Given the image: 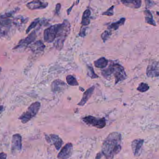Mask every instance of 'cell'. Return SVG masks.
<instances>
[{
	"label": "cell",
	"instance_id": "obj_1",
	"mask_svg": "<svg viewBox=\"0 0 159 159\" xmlns=\"http://www.w3.org/2000/svg\"><path fill=\"white\" fill-rule=\"evenodd\" d=\"M121 134L114 132L108 134L102 145V154L107 159H113L121 149Z\"/></svg>",
	"mask_w": 159,
	"mask_h": 159
},
{
	"label": "cell",
	"instance_id": "obj_2",
	"mask_svg": "<svg viewBox=\"0 0 159 159\" xmlns=\"http://www.w3.org/2000/svg\"><path fill=\"white\" fill-rule=\"evenodd\" d=\"M70 31V24L67 20H64L62 23H60L57 38L55 40L54 46L58 50L63 48L64 42Z\"/></svg>",
	"mask_w": 159,
	"mask_h": 159
},
{
	"label": "cell",
	"instance_id": "obj_3",
	"mask_svg": "<svg viewBox=\"0 0 159 159\" xmlns=\"http://www.w3.org/2000/svg\"><path fill=\"white\" fill-rule=\"evenodd\" d=\"M41 107V103L38 102H34L30 105L27 111L24 112L19 117L23 124L27 123L34 117L39 112Z\"/></svg>",
	"mask_w": 159,
	"mask_h": 159
},
{
	"label": "cell",
	"instance_id": "obj_4",
	"mask_svg": "<svg viewBox=\"0 0 159 159\" xmlns=\"http://www.w3.org/2000/svg\"><path fill=\"white\" fill-rule=\"evenodd\" d=\"M111 75H113L115 79V84L126 79L127 75L124 67L118 63H114L109 66Z\"/></svg>",
	"mask_w": 159,
	"mask_h": 159
},
{
	"label": "cell",
	"instance_id": "obj_5",
	"mask_svg": "<svg viewBox=\"0 0 159 159\" xmlns=\"http://www.w3.org/2000/svg\"><path fill=\"white\" fill-rule=\"evenodd\" d=\"M82 120L87 125L95 127L97 129H103L106 125L105 118H97L89 116L83 118Z\"/></svg>",
	"mask_w": 159,
	"mask_h": 159
},
{
	"label": "cell",
	"instance_id": "obj_6",
	"mask_svg": "<svg viewBox=\"0 0 159 159\" xmlns=\"http://www.w3.org/2000/svg\"><path fill=\"white\" fill-rule=\"evenodd\" d=\"M60 26V24L52 25L46 29L44 31V40L47 43H51L57 38L58 32Z\"/></svg>",
	"mask_w": 159,
	"mask_h": 159
},
{
	"label": "cell",
	"instance_id": "obj_7",
	"mask_svg": "<svg viewBox=\"0 0 159 159\" xmlns=\"http://www.w3.org/2000/svg\"><path fill=\"white\" fill-rule=\"evenodd\" d=\"M22 148V137L19 134H16L12 136L11 143V152L15 153L20 151Z\"/></svg>",
	"mask_w": 159,
	"mask_h": 159
},
{
	"label": "cell",
	"instance_id": "obj_8",
	"mask_svg": "<svg viewBox=\"0 0 159 159\" xmlns=\"http://www.w3.org/2000/svg\"><path fill=\"white\" fill-rule=\"evenodd\" d=\"M45 139L48 143L54 145V146L57 150H60L63 144L62 139L57 134H51L49 135H45Z\"/></svg>",
	"mask_w": 159,
	"mask_h": 159
},
{
	"label": "cell",
	"instance_id": "obj_9",
	"mask_svg": "<svg viewBox=\"0 0 159 159\" xmlns=\"http://www.w3.org/2000/svg\"><path fill=\"white\" fill-rule=\"evenodd\" d=\"M146 74L148 77L159 76V61H153L148 66Z\"/></svg>",
	"mask_w": 159,
	"mask_h": 159
},
{
	"label": "cell",
	"instance_id": "obj_10",
	"mask_svg": "<svg viewBox=\"0 0 159 159\" xmlns=\"http://www.w3.org/2000/svg\"><path fill=\"white\" fill-rule=\"evenodd\" d=\"M73 144L71 143L66 144L57 155L58 158L60 159H68L71 157L72 154Z\"/></svg>",
	"mask_w": 159,
	"mask_h": 159
},
{
	"label": "cell",
	"instance_id": "obj_11",
	"mask_svg": "<svg viewBox=\"0 0 159 159\" xmlns=\"http://www.w3.org/2000/svg\"><path fill=\"white\" fill-rule=\"evenodd\" d=\"M144 141L143 139H137L134 140L131 144L132 150L134 157H139L142 152Z\"/></svg>",
	"mask_w": 159,
	"mask_h": 159
},
{
	"label": "cell",
	"instance_id": "obj_12",
	"mask_svg": "<svg viewBox=\"0 0 159 159\" xmlns=\"http://www.w3.org/2000/svg\"><path fill=\"white\" fill-rule=\"evenodd\" d=\"M26 6L30 10H37L46 8L48 6V3L42 2L40 0H33L28 2Z\"/></svg>",
	"mask_w": 159,
	"mask_h": 159
},
{
	"label": "cell",
	"instance_id": "obj_13",
	"mask_svg": "<svg viewBox=\"0 0 159 159\" xmlns=\"http://www.w3.org/2000/svg\"><path fill=\"white\" fill-rule=\"evenodd\" d=\"M67 88V85L64 81L60 80H56L52 82L51 91L53 92H61Z\"/></svg>",
	"mask_w": 159,
	"mask_h": 159
},
{
	"label": "cell",
	"instance_id": "obj_14",
	"mask_svg": "<svg viewBox=\"0 0 159 159\" xmlns=\"http://www.w3.org/2000/svg\"><path fill=\"white\" fill-rule=\"evenodd\" d=\"M94 89H95L94 86H92V87L88 89L83 93L82 99H81L80 102L78 103V105L80 106H83L85 105V104L89 101V99L90 98V97L92 95L93 91H94Z\"/></svg>",
	"mask_w": 159,
	"mask_h": 159
},
{
	"label": "cell",
	"instance_id": "obj_15",
	"mask_svg": "<svg viewBox=\"0 0 159 159\" xmlns=\"http://www.w3.org/2000/svg\"><path fill=\"white\" fill-rule=\"evenodd\" d=\"M126 6L133 8H138L142 5V0H120Z\"/></svg>",
	"mask_w": 159,
	"mask_h": 159
},
{
	"label": "cell",
	"instance_id": "obj_16",
	"mask_svg": "<svg viewBox=\"0 0 159 159\" xmlns=\"http://www.w3.org/2000/svg\"><path fill=\"white\" fill-rule=\"evenodd\" d=\"M91 11L89 9H87L83 12L81 19V24L83 27H87L90 23Z\"/></svg>",
	"mask_w": 159,
	"mask_h": 159
},
{
	"label": "cell",
	"instance_id": "obj_17",
	"mask_svg": "<svg viewBox=\"0 0 159 159\" xmlns=\"http://www.w3.org/2000/svg\"><path fill=\"white\" fill-rule=\"evenodd\" d=\"M36 37V33L34 31L32 32L28 36L20 42V45H28L34 42Z\"/></svg>",
	"mask_w": 159,
	"mask_h": 159
},
{
	"label": "cell",
	"instance_id": "obj_18",
	"mask_svg": "<svg viewBox=\"0 0 159 159\" xmlns=\"http://www.w3.org/2000/svg\"><path fill=\"white\" fill-rule=\"evenodd\" d=\"M108 61L105 58L101 57L94 61V66L99 69H104L107 66Z\"/></svg>",
	"mask_w": 159,
	"mask_h": 159
},
{
	"label": "cell",
	"instance_id": "obj_19",
	"mask_svg": "<svg viewBox=\"0 0 159 159\" xmlns=\"http://www.w3.org/2000/svg\"><path fill=\"white\" fill-rule=\"evenodd\" d=\"M125 20H126V19L125 18H122L116 22L111 23L108 26V30H118L120 26L124 25Z\"/></svg>",
	"mask_w": 159,
	"mask_h": 159
},
{
	"label": "cell",
	"instance_id": "obj_20",
	"mask_svg": "<svg viewBox=\"0 0 159 159\" xmlns=\"http://www.w3.org/2000/svg\"><path fill=\"white\" fill-rule=\"evenodd\" d=\"M144 14L145 15V18L146 22L150 25L156 26L157 25H156L155 20L153 19V16H152L151 12L149 10L147 9L144 11Z\"/></svg>",
	"mask_w": 159,
	"mask_h": 159
},
{
	"label": "cell",
	"instance_id": "obj_21",
	"mask_svg": "<svg viewBox=\"0 0 159 159\" xmlns=\"http://www.w3.org/2000/svg\"><path fill=\"white\" fill-rule=\"evenodd\" d=\"M32 48L35 52H42L44 49L45 46L41 41H38L32 45Z\"/></svg>",
	"mask_w": 159,
	"mask_h": 159
},
{
	"label": "cell",
	"instance_id": "obj_22",
	"mask_svg": "<svg viewBox=\"0 0 159 159\" xmlns=\"http://www.w3.org/2000/svg\"><path fill=\"white\" fill-rule=\"evenodd\" d=\"M66 80L68 84L70 86H76L79 85L77 80L73 75H68L66 77Z\"/></svg>",
	"mask_w": 159,
	"mask_h": 159
},
{
	"label": "cell",
	"instance_id": "obj_23",
	"mask_svg": "<svg viewBox=\"0 0 159 159\" xmlns=\"http://www.w3.org/2000/svg\"><path fill=\"white\" fill-rule=\"evenodd\" d=\"M87 75L90 77L91 79H96L98 78L99 76L98 75L95 73L94 70L92 66H88V72H87Z\"/></svg>",
	"mask_w": 159,
	"mask_h": 159
},
{
	"label": "cell",
	"instance_id": "obj_24",
	"mask_svg": "<svg viewBox=\"0 0 159 159\" xmlns=\"http://www.w3.org/2000/svg\"><path fill=\"white\" fill-rule=\"evenodd\" d=\"M40 19L39 18H38L35 19H34L31 23L30 24V26H29L28 28H27V30H26V33L28 34L31 30L33 29H34V28L36 27L38 23L40 22Z\"/></svg>",
	"mask_w": 159,
	"mask_h": 159
},
{
	"label": "cell",
	"instance_id": "obj_25",
	"mask_svg": "<svg viewBox=\"0 0 159 159\" xmlns=\"http://www.w3.org/2000/svg\"><path fill=\"white\" fill-rule=\"evenodd\" d=\"M149 89V87L147 83L142 82L139 84L137 89L140 92L143 93L147 91Z\"/></svg>",
	"mask_w": 159,
	"mask_h": 159
},
{
	"label": "cell",
	"instance_id": "obj_26",
	"mask_svg": "<svg viewBox=\"0 0 159 159\" xmlns=\"http://www.w3.org/2000/svg\"><path fill=\"white\" fill-rule=\"evenodd\" d=\"M111 35V32L109 30H105L102 33L101 38L104 42H105L109 39Z\"/></svg>",
	"mask_w": 159,
	"mask_h": 159
},
{
	"label": "cell",
	"instance_id": "obj_27",
	"mask_svg": "<svg viewBox=\"0 0 159 159\" xmlns=\"http://www.w3.org/2000/svg\"><path fill=\"white\" fill-rule=\"evenodd\" d=\"M114 6H112L111 7H109L107 10L105 11L102 14L103 16H112L114 15Z\"/></svg>",
	"mask_w": 159,
	"mask_h": 159
},
{
	"label": "cell",
	"instance_id": "obj_28",
	"mask_svg": "<svg viewBox=\"0 0 159 159\" xmlns=\"http://www.w3.org/2000/svg\"><path fill=\"white\" fill-rule=\"evenodd\" d=\"M86 30H87V27L82 26L79 32V36L81 37H85L86 34Z\"/></svg>",
	"mask_w": 159,
	"mask_h": 159
},
{
	"label": "cell",
	"instance_id": "obj_29",
	"mask_svg": "<svg viewBox=\"0 0 159 159\" xmlns=\"http://www.w3.org/2000/svg\"><path fill=\"white\" fill-rule=\"evenodd\" d=\"M145 2L146 5L148 7H151L154 5V3L151 0H145Z\"/></svg>",
	"mask_w": 159,
	"mask_h": 159
},
{
	"label": "cell",
	"instance_id": "obj_30",
	"mask_svg": "<svg viewBox=\"0 0 159 159\" xmlns=\"http://www.w3.org/2000/svg\"><path fill=\"white\" fill-rule=\"evenodd\" d=\"M61 8V4L60 3H57L56 7V12L57 14H58L59 13L60 10Z\"/></svg>",
	"mask_w": 159,
	"mask_h": 159
},
{
	"label": "cell",
	"instance_id": "obj_31",
	"mask_svg": "<svg viewBox=\"0 0 159 159\" xmlns=\"http://www.w3.org/2000/svg\"><path fill=\"white\" fill-rule=\"evenodd\" d=\"M7 155L5 153L1 152L0 153V159H7Z\"/></svg>",
	"mask_w": 159,
	"mask_h": 159
},
{
	"label": "cell",
	"instance_id": "obj_32",
	"mask_svg": "<svg viewBox=\"0 0 159 159\" xmlns=\"http://www.w3.org/2000/svg\"><path fill=\"white\" fill-rule=\"evenodd\" d=\"M102 157V153H99L97 154L96 157H95V159H101Z\"/></svg>",
	"mask_w": 159,
	"mask_h": 159
},
{
	"label": "cell",
	"instance_id": "obj_33",
	"mask_svg": "<svg viewBox=\"0 0 159 159\" xmlns=\"http://www.w3.org/2000/svg\"><path fill=\"white\" fill-rule=\"evenodd\" d=\"M3 109V106H0V113H1V112H2V110Z\"/></svg>",
	"mask_w": 159,
	"mask_h": 159
}]
</instances>
